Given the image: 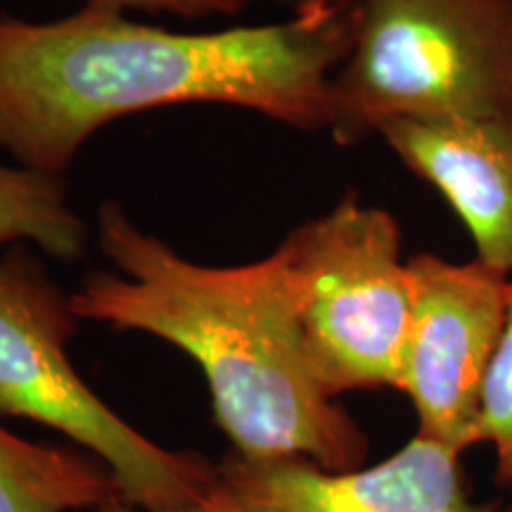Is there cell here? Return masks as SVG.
<instances>
[{
	"instance_id": "6da1fadb",
	"label": "cell",
	"mask_w": 512,
	"mask_h": 512,
	"mask_svg": "<svg viewBox=\"0 0 512 512\" xmlns=\"http://www.w3.org/2000/svg\"><path fill=\"white\" fill-rule=\"evenodd\" d=\"M358 0H302L285 22L183 34L83 5L57 22L0 15V150L62 176L110 121L185 102L330 131Z\"/></svg>"
},
{
	"instance_id": "7a4b0ae2",
	"label": "cell",
	"mask_w": 512,
	"mask_h": 512,
	"mask_svg": "<svg viewBox=\"0 0 512 512\" xmlns=\"http://www.w3.org/2000/svg\"><path fill=\"white\" fill-rule=\"evenodd\" d=\"M98 242L117 271L86 275L69 294L79 320L155 335L195 358L240 456L361 467L368 439L313 373L283 249L242 266L192 264L114 202L98 211Z\"/></svg>"
},
{
	"instance_id": "3957f363",
	"label": "cell",
	"mask_w": 512,
	"mask_h": 512,
	"mask_svg": "<svg viewBox=\"0 0 512 512\" xmlns=\"http://www.w3.org/2000/svg\"><path fill=\"white\" fill-rule=\"evenodd\" d=\"M330 133L358 145L392 121L512 112V0H358Z\"/></svg>"
},
{
	"instance_id": "277c9868",
	"label": "cell",
	"mask_w": 512,
	"mask_h": 512,
	"mask_svg": "<svg viewBox=\"0 0 512 512\" xmlns=\"http://www.w3.org/2000/svg\"><path fill=\"white\" fill-rule=\"evenodd\" d=\"M79 316L27 249L0 259V413L62 432L110 470L126 503L166 510L219 482L200 453L155 444L81 380L69 358Z\"/></svg>"
},
{
	"instance_id": "5b68a950",
	"label": "cell",
	"mask_w": 512,
	"mask_h": 512,
	"mask_svg": "<svg viewBox=\"0 0 512 512\" xmlns=\"http://www.w3.org/2000/svg\"><path fill=\"white\" fill-rule=\"evenodd\" d=\"M278 247L320 387L332 399L361 389H399L413 311L399 221L349 192Z\"/></svg>"
},
{
	"instance_id": "8992f818",
	"label": "cell",
	"mask_w": 512,
	"mask_h": 512,
	"mask_svg": "<svg viewBox=\"0 0 512 512\" xmlns=\"http://www.w3.org/2000/svg\"><path fill=\"white\" fill-rule=\"evenodd\" d=\"M413 311L399 392L411 399L418 434L467 451L475 446L482 387L508 318L512 278L472 259H408Z\"/></svg>"
},
{
	"instance_id": "52a82bcc",
	"label": "cell",
	"mask_w": 512,
	"mask_h": 512,
	"mask_svg": "<svg viewBox=\"0 0 512 512\" xmlns=\"http://www.w3.org/2000/svg\"><path fill=\"white\" fill-rule=\"evenodd\" d=\"M456 448L415 437L373 467L323 470L306 458L230 453L219 479L247 512H512L467 494Z\"/></svg>"
},
{
	"instance_id": "ba28073f",
	"label": "cell",
	"mask_w": 512,
	"mask_h": 512,
	"mask_svg": "<svg viewBox=\"0 0 512 512\" xmlns=\"http://www.w3.org/2000/svg\"><path fill=\"white\" fill-rule=\"evenodd\" d=\"M377 136L456 211L475 259L512 278V112L392 121Z\"/></svg>"
},
{
	"instance_id": "9c48e42d",
	"label": "cell",
	"mask_w": 512,
	"mask_h": 512,
	"mask_svg": "<svg viewBox=\"0 0 512 512\" xmlns=\"http://www.w3.org/2000/svg\"><path fill=\"white\" fill-rule=\"evenodd\" d=\"M114 496L119 486L95 456L0 427V512H93Z\"/></svg>"
},
{
	"instance_id": "30bf717a",
	"label": "cell",
	"mask_w": 512,
	"mask_h": 512,
	"mask_svg": "<svg viewBox=\"0 0 512 512\" xmlns=\"http://www.w3.org/2000/svg\"><path fill=\"white\" fill-rule=\"evenodd\" d=\"M86 223L72 209L62 176L0 164V247L31 242L50 259L79 261Z\"/></svg>"
},
{
	"instance_id": "8fae6325",
	"label": "cell",
	"mask_w": 512,
	"mask_h": 512,
	"mask_svg": "<svg viewBox=\"0 0 512 512\" xmlns=\"http://www.w3.org/2000/svg\"><path fill=\"white\" fill-rule=\"evenodd\" d=\"M489 444L496 456V477L512 494V290L505 328L486 373L475 422V446Z\"/></svg>"
},
{
	"instance_id": "7c38bea8",
	"label": "cell",
	"mask_w": 512,
	"mask_h": 512,
	"mask_svg": "<svg viewBox=\"0 0 512 512\" xmlns=\"http://www.w3.org/2000/svg\"><path fill=\"white\" fill-rule=\"evenodd\" d=\"M88 5H105L117 10H145L171 12L188 19H202L211 15H235L245 10L254 0H86Z\"/></svg>"
},
{
	"instance_id": "4fadbf2b",
	"label": "cell",
	"mask_w": 512,
	"mask_h": 512,
	"mask_svg": "<svg viewBox=\"0 0 512 512\" xmlns=\"http://www.w3.org/2000/svg\"><path fill=\"white\" fill-rule=\"evenodd\" d=\"M93 512H247V510L242 508L238 498L233 496V491H230L228 486L219 479V482L211 486L207 494L200 496L197 501H192V503L178 505V508L145 510V508H138V505L126 503L121 496H114L107 503H102L100 508H95Z\"/></svg>"
},
{
	"instance_id": "5bb4252c",
	"label": "cell",
	"mask_w": 512,
	"mask_h": 512,
	"mask_svg": "<svg viewBox=\"0 0 512 512\" xmlns=\"http://www.w3.org/2000/svg\"><path fill=\"white\" fill-rule=\"evenodd\" d=\"M275 3H283V5L294 3V5H297V3H302V0H275Z\"/></svg>"
}]
</instances>
